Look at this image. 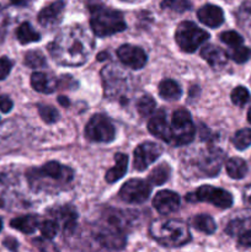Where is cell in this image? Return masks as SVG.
<instances>
[{
  "mask_svg": "<svg viewBox=\"0 0 251 252\" xmlns=\"http://www.w3.org/2000/svg\"><path fill=\"white\" fill-rule=\"evenodd\" d=\"M239 244L243 246L251 248V231H246V233L241 234V235L239 236Z\"/></svg>",
  "mask_w": 251,
  "mask_h": 252,
  "instance_id": "b9f144b4",
  "label": "cell"
},
{
  "mask_svg": "<svg viewBox=\"0 0 251 252\" xmlns=\"http://www.w3.org/2000/svg\"><path fill=\"white\" fill-rule=\"evenodd\" d=\"M162 154V148L153 142H144L138 145L134 150V160L133 165L137 171L147 170L160 155Z\"/></svg>",
  "mask_w": 251,
  "mask_h": 252,
  "instance_id": "8fae6325",
  "label": "cell"
},
{
  "mask_svg": "<svg viewBox=\"0 0 251 252\" xmlns=\"http://www.w3.org/2000/svg\"><path fill=\"white\" fill-rule=\"evenodd\" d=\"M243 199H244V202H245L246 206L251 207V185H250V186L246 187L245 189H244Z\"/></svg>",
  "mask_w": 251,
  "mask_h": 252,
  "instance_id": "ee69618b",
  "label": "cell"
},
{
  "mask_svg": "<svg viewBox=\"0 0 251 252\" xmlns=\"http://www.w3.org/2000/svg\"><path fill=\"white\" fill-rule=\"evenodd\" d=\"M39 230H41L42 236L47 240L53 239L58 233V225L54 220H44L39 224Z\"/></svg>",
  "mask_w": 251,
  "mask_h": 252,
  "instance_id": "8d00e7d4",
  "label": "cell"
},
{
  "mask_svg": "<svg viewBox=\"0 0 251 252\" xmlns=\"http://www.w3.org/2000/svg\"><path fill=\"white\" fill-rule=\"evenodd\" d=\"M58 101H59V103H61L62 106H64V107H68V106L70 105V102H69L68 97H65V96H59Z\"/></svg>",
  "mask_w": 251,
  "mask_h": 252,
  "instance_id": "f6af8a7d",
  "label": "cell"
},
{
  "mask_svg": "<svg viewBox=\"0 0 251 252\" xmlns=\"http://www.w3.org/2000/svg\"><path fill=\"white\" fill-rule=\"evenodd\" d=\"M96 240L108 250H122L126 245V235L123 231L102 225L96 233Z\"/></svg>",
  "mask_w": 251,
  "mask_h": 252,
  "instance_id": "4fadbf2b",
  "label": "cell"
},
{
  "mask_svg": "<svg viewBox=\"0 0 251 252\" xmlns=\"http://www.w3.org/2000/svg\"><path fill=\"white\" fill-rule=\"evenodd\" d=\"M226 174L234 180H240L248 174V165L240 158H231L225 164Z\"/></svg>",
  "mask_w": 251,
  "mask_h": 252,
  "instance_id": "d4e9b609",
  "label": "cell"
},
{
  "mask_svg": "<svg viewBox=\"0 0 251 252\" xmlns=\"http://www.w3.org/2000/svg\"><path fill=\"white\" fill-rule=\"evenodd\" d=\"M33 244L39 249L41 252H58V250L56 249V246L51 243L47 239H36L33 240Z\"/></svg>",
  "mask_w": 251,
  "mask_h": 252,
  "instance_id": "ab89813d",
  "label": "cell"
},
{
  "mask_svg": "<svg viewBox=\"0 0 251 252\" xmlns=\"http://www.w3.org/2000/svg\"><path fill=\"white\" fill-rule=\"evenodd\" d=\"M16 37L21 44L38 42L39 39H41V34H39L38 32L34 31V29L31 26V24L27 21L22 22V24L17 27Z\"/></svg>",
  "mask_w": 251,
  "mask_h": 252,
  "instance_id": "484cf974",
  "label": "cell"
},
{
  "mask_svg": "<svg viewBox=\"0 0 251 252\" xmlns=\"http://www.w3.org/2000/svg\"><path fill=\"white\" fill-rule=\"evenodd\" d=\"M194 138V125L188 111L180 108L175 111L171 121V143L186 145Z\"/></svg>",
  "mask_w": 251,
  "mask_h": 252,
  "instance_id": "52a82bcc",
  "label": "cell"
},
{
  "mask_svg": "<svg viewBox=\"0 0 251 252\" xmlns=\"http://www.w3.org/2000/svg\"><path fill=\"white\" fill-rule=\"evenodd\" d=\"M149 132L159 139L166 143H171V127L169 126L166 120V111L159 110L148 123Z\"/></svg>",
  "mask_w": 251,
  "mask_h": 252,
  "instance_id": "2e32d148",
  "label": "cell"
},
{
  "mask_svg": "<svg viewBox=\"0 0 251 252\" xmlns=\"http://www.w3.org/2000/svg\"><path fill=\"white\" fill-rule=\"evenodd\" d=\"M10 225L24 234H32L37 230V228H39V220L36 216H24L12 219Z\"/></svg>",
  "mask_w": 251,
  "mask_h": 252,
  "instance_id": "7402d4cb",
  "label": "cell"
},
{
  "mask_svg": "<svg viewBox=\"0 0 251 252\" xmlns=\"http://www.w3.org/2000/svg\"><path fill=\"white\" fill-rule=\"evenodd\" d=\"M4 245L6 246L9 250L11 251H17V246H19V244H17V241L15 240V239H11V238H7L6 240L4 241Z\"/></svg>",
  "mask_w": 251,
  "mask_h": 252,
  "instance_id": "7bdbcfd3",
  "label": "cell"
},
{
  "mask_svg": "<svg viewBox=\"0 0 251 252\" xmlns=\"http://www.w3.org/2000/svg\"><path fill=\"white\" fill-rule=\"evenodd\" d=\"M202 58L206 59L207 63L213 68H220V66L225 65L228 62V54L219 47L213 46V44H207L202 48L201 51Z\"/></svg>",
  "mask_w": 251,
  "mask_h": 252,
  "instance_id": "ffe728a7",
  "label": "cell"
},
{
  "mask_svg": "<svg viewBox=\"0 0 251 252\" xmlns=\"http://www.w3.org/2000/svg\"><path fill=\"white\" fill-rule=\"evenodd\" d=\"M74 172L70 167L64 166L57 161L44 164L41 169H31L27 172V180L32 189H41L44 181H48L47 186H52V182L57 186L66 185L73 180Z\"/></svg>",
  "mask_w": 251,
  "mask_h": 252,
  "instance_id": "3957f363",
  "label": "cell"
},
{
  "mask_svg": "<svg viewBox=\"0 0 251 252\" xmlns=\"http://www.w3.org/2000/svg\"><path fill=\"white\" fill-rule=\"evenodd\" d=\"M1 229H2V220L0 219V231H1Z\"/></svg>",
  "mask_w": 251,
  "mask_h": 252,
  "instance_id": "7dc6e473",
  "label": "cell"
},
{
  "mask_svg": "<svg viewBox=\"0 0 251 252\" xmlns=\"http://www.w3.org/2000/svg\"><path fill=\"white\" fill-rule=\"evenodd\" d=\"M115 166L112 169L108 170L106 172V181L108 184H113V182L118 181V180L122 179L125 176V174L127 172V165H128V157L122 153H118L115 155Z\"/></svg>",
  "mask_w": 251,
  "mask_h": 252,
  "instance_id": "44dd1931",
  "label": "cell"
},
{
  "mask_svg": "<svg viewBox=\"0 0 251 252\" xmlns=\"http://www.w3.org/2000/svg\"><path fill=\"white\" fill-rule=\"evenodd\" d=\"M91 29L97 37H106L125 31L127 25L117 10L95 5L91 7Z\"/></svg>",
  "mask_w": 251,
  "mask_h": 252,
  "instance_id": "277c9868",
  "label": "cell"
},
{
  "mask_svg": "<svg viewBox=\"0 0 251 252\" xmlns=\"http://www.w3.org/2000/svg\"><path fill=\"white\" fill-rule=\"evenodd\" d=\"M226 54H228V57H230L234 62L241 64V63H245V62H248L249 59H250L251 49L248 48V47L240 46V47H236V48L230 49Z\"/></svg>",
  "mask_w": 251,
  "mask_h": 252,
  "instance_id": "d6a6232c",
  "label": "cell"
},
{
  "mask_svg": "<svg viewBox=\"0 0 251 252\" xmlns=\"http://www.w3.org/2000/svg\"><path fill=\"white\" fill-rule=\"evenodd\" d=\"M152 193V187L144 180L132 179L126 182L120 189V197L126 203H144Z\"/></svg>",
  "mask_w": 251,
  "mask_h": 252,
  "instance_id": "30bf717a",
  "label": "cell"
},
{
  "mask_svg": "<svg viewBox=\"0 0 251 252\" xmlns=\"http://www.w3.org/2000/svg\"><path fill=\"white\" fill-rule=\"evenodd\" d=\"M225 231L231 236H240L241 234L246 233V231H251V217H249V218L233 219L228 224Z\"/></svg>",
  "mask_w": 251,
  "mask_h": 252,
  "instance_id": "f1b7e54d",
  "label": "cell"
},
{
  "mask_svg": "<svg viewBox=\"0 0 251 252\" xmlns=\"http://www.w3.org/2000/svg\"><path fill=\"white\" fill-rule=\"evenodd\" d=\"M155 100L150 95H144L138 100L137 102V110L139 112L140 116L143 117H148L149 115H152L155 110Z\"/></svg>",
  "mask_w": 251,
  "mask_h": 252,
  "instance_id": "4dcf8cb0",
  "label": "cell"
},
{
  "mask_svg": "<svg viewBox=\"0 0 251 252\" xmlns=\"http://www.w3.org/2000/svg\"><path fill=\"white\" fill-rule=\"evenodd\" d=\"M12 68V62L7 57L0 58V80H4L7 78Z\"/></svg>",
  "mask_w": 251,
  "mask_h": 252,
  "instance_id": "f35d334b",
  "label": "cell"
},
{
  "mask_svg": "<svg viewBox=\"0 0 251 252\" xmlns=\"http://www.w3.org/2000/svg\"><path fill=\"white\" fill-rule=\"evenodd\" d=\"M248 121L251 123V108L249 110V112H248Z\"/></svg>",
  "mask_w": 251,
  "mask_h": 252,
  "instance_id": "bcb514c9",
  "label": "cell"
},
{
  "mask_svg": "<svg viewBox=\"0 0 251 252\" xmlns=\"http://www.w3.org/2000/svg\"><path fill=\"white\" fill-rule=\"evenodd\" d=\"M31 85L36 91L42 94H51L56 90L57 85L48 76L41 71H34L31 75Z\"/></svg>",
  "mask_w": 251,
  "mask_h": 252,
  "instance_id": "603a6c76",
  "label": "cell"
},
{
  "mask_svg": "<svg viewBox=\"0 0 251 252\" xmlns=\"http://www.w3.org/2000/svg\"><path fill=\"white\" fill-rule=\"evenodd\" d=\"M224 160V153L219 149L209 148L201 155L198 160V169L207 176H214L220 170Z\"/></svg>",
  "mask_w": 251,
  "mask_h": 252,
  "instance_id": "5bb4252c",
  "label": "cell"
},
{
  "mask_svg": "<svg viewBox=\"0 0 251 252\" xmlns=\"http://www.w3.org/2000/svg\"><path fill=\"white\" fill-rule=\"evenodd\" d=\"M188 202H208L218 208L226 209L233 204V197L228 191L219 187L201 186L196 192L187 194Z\"/></svg>",
  "mask_w": 251,
  "mask_h": 252,
  "instance_id": "ba28073f",
  "label": "cell"
},
{
  "mask_svg": "<svg viewBox=\"0 0 251 252\" xmlns=\"http://www.w3.org/2000/svg\"><path fill=\"white\" fill-rule=\"evenodd\" d=\"M0 191H1V185H0Z\"/></svg>",
  "mask_w": 251,
  "mask_h": 252,
  "instance_id": "c3c4849f",
  "label": "cell"
},
{
  "mask_svg": "<svg viewBox=\"0 0 251 252\" xmlns=\"http://www.w3.org/2000/svg\"><path fill=\"white\" fill-rule=\"evenodd\" d=\"M170 175H171V169H170L169 165L160 164L153 169V171L148 176V181L155 186H160L169 180Z\"/></svg>",
  "mask_w": 251,
  "mask_h": 252,
  "instance_id": "83f0119b",
  "label": "cell"
},
{
  "mask_svg": "<svg viewBox=\"0 0 251 252\" xmlns=\"http://www.w3.org/2000/svg\"><path fill=\"white\" fill-rule=\"evenodd\" d=\"M191 224L194 229L204 234H213L217 229L214 219L212 217L207 216V214L196 216L194 218L191 219Z\"/></svg>",
  "mask_w": 251,
  "mask_h": 252,
  "instance_id": "4316f807",
  "label": "cell"
},
{
  "mask_svg": "<svg viewBox=\"0 0 251 252\" xmlns=\"http://www.w3.org/2000/svg\"><path fill=\"white\" fill-rule=\"evenodd\" d=\"M250 98V94H249L248 89L244 86H238L231 91V101L234 105L236 106H244Z\"/></svg>",
  "mask_w": 251,
  "mask_h": 252,
  "instance_id": "d590c367",
  "label": "cell"
},
{
  "mask_svg": "<svg viewBox=\"0 0 251 252\" xmlns=\"http://www.w3.org/2000/svg\"><path fill=\"white\" fill-rule=\"evenodd\" d=\"M162 7H169V9L175 10V11H186L191 7V4L188 1H184V0H169V1L161 2Z\"/></svg>",
  "mask_w": 251,
  "mask_h": 252,
  "instance_id": "74e56055",
  "label": "cell"
},
{
  "mask_svg": "<svg viewBox=\"0 0 251 252\" xmlns=\"http://www.w3.org/2000/svg\"><path fill=\"white\" fill-rule=\"evenodd\" d=\"M12 106H14V103H12L11 98L9 97V96L6 95H0V110L2 111L4 113H7L11 111Z\"/></svg>",
  "mask_w": 251,
  "mask_h": 252,
  "instance_id": "60d3db41",
  "label": "cell"
},
{
  "mask_svg": "<svg viewBox=\"0 0 251 252\" xmlns=\"http://www.w3.org/2000/svg\"><path fill=\"white\" fill-rule=\"evenodd\" d=\"M233 144L236 149L245 150L251 145V129L250 128H244L238 130L233 138Z\"/></svg>",
  "mask_w": 251,
  "mask_h": 252,
  "instance_id": "f546056e",
  "label": "cell"
},
{
  "mask_svg": "<svg viewBox=\"0 0 251 252\" xmlns=\"http://www.w3.org/2000/svg\"><path fill=\"white\" fill-rule=\"evenodd\" d=\"M49 214L54 218V221L57 223V225L62 226L64 233H70L75 228L78 214H76V212L71 207H54V208H52L49 211Z\"/></svg>",
  "mask_w": 251,
  "mask_h": 252,
  "instance_id": "e0dca14e",
  "label": "cell"
},
{
  "mask_svg": "<svg viewBox=\"0 0 251 252\" xmlns=\"http://www.w3.org/2000/svg\"><path fill=\"white\" fill-rule=\"evenodd\" d=\"M159 94L162 98L165 100H179L182 95L181 88L176 81L171 80V79H164L161 83L159 84Z\"/></svg>",
  "mask_w": 251,
  "mask_h": 252,
  "instance_id": "cb8c5ba5",
  "label": "cell"
},
{
  "mask_svg": "<svg viewBox=\"0 0 251 252\" xmlns=\"http://www.w3.org/2000/svg\"><path fill=\"white\" fill-rule=\"evenodd\" d=\"M208 38L209 34L191 21L181 22L175 33L177 46L186 53H193Z\"/></svg>",
  "mask_w": 251,
  "mask_h": 252,
  "instance_id": "8992f818",
  "label": "cell"
},
{
  "mask_svg": "<svg viewBox=\"0 0 251 252\" xmlns=\"http://www.w3.org/2000/svg\"><path fill=\"white\" fill-rule=\"evenodd\" d=\"M25 64L30 68L38 69L46 65V58L41 51H30L25 56Z\"/></svg>",
  "mask_w": 251,
  "mask_h": 252,
  "instance_id": "1f68e13d",
  "label": "cell"
},
{
  "mask_svg": "<svg viewBox=\"0 0 251 252\" xmlns=\"http://www.w3.org/2000/svg\"><path fill=\"white\" fill-rule=\"evenodd\" d=\"M64 10V2L63 1H56L49 4L48 6L43 7L39 11L38 22L44 27H52L56 26L59 21H61L62 14Z\"/></svg>",
  "mask_w": 251,
  "mask_h": 252,
  "instance_id": "ac0fdd59",
  "label": "cell"
},
{
  "mask_svg": "<svg viewBox=\"0 0 251 252\" xmlns=\"http://www.w3.org/2000/svg\"><path fill=\"white\" fill-rule=\"evenodd\" d=\"M180 196L172 191H160L155 194L154 199H153V206L154 208L159 212L162 216H167V214L174 213L177 211L180 207Z\"/></svg>",
  "mask_w": 251,
  "mask_h": 252,
  "instance_id": "9a60e30c",
  "label": "cell"
},
{
  "mask_svg": "<svg viewBox=\"0 0 251 252\" xmlns=\"http://www.w3.org/2000/svg\"><path fill=\"white\" fill-rule=\"evenodd\" d=\"M220 41L224 42L225 44H228L231 48H236V47L243 46V37L235 31H225L223 33H220Z\"/></svg>",
  "mask_w": 251,
  "mask_h": 252,
  "instance_id": "e575fe53",
  "label": "cell"
},
{
  "mask_svg": "<svg viewBox=\"0 0 251 252\" xmlns=\"http://www.w3.org/2000/svg\"><path fill=\"white\" fill-rule=\"evenodd\" d=\"M49 53L62 65H81L94 49V41L81 26L65 27L48 46Z\"/></svg>",
  "mask_w": 251,
  "mask_h": 252,
  "instance_id": "6da1fadb",
  "label": "cell"
},
{
  "mask_svg": "<svg viewBox=\"0 0 251 252\" xmlns=\"http://www.w3.org/2000/svg\"><path fill=\"white\" fill-rule=\"evenodd\" d=\"M38 113L39 116H41L42 120H43L46 123L57 122V120H58L59 117L58 111H57L53 106L43 105V103L38 105Z\"/></svg>",
  "mask_w": 251,
  "mask_h": 252,
  "instance_id": "836d02e7",
  "label": "cell"
},
{
  "mask_svg": "<svg viewBox=\"0 0 251 252\" xmlns=\"http://www.w3.org/2000/svg\"><path fill=\"white\" fill-rule=\"evenodd\" d=\"M150 235L167 248H180L191 241L189 229L179 219H157L150 224Z\"/></svg>",
  "mask_w": 251,
  "mask_h": 252,
  "instance_id": "7a4b0ae2",
  "label": "cell"
},
{
  "mask_svg": "<svg viewBox=\"0 0 251 252\" xmlns=\"http://www.w3.org/2000/svg\"><path fill=\"white\" fill-rule=\"evenodd\" d=\"M129 74L123 71L118 65L105 66L102 70V81L105 88V96L125 102L126 93L129 89Z\"/></svg>",
  "mask_w": 251,
  "mask_h": 252,
  "instance_id": "5b68a950",
  "label": "cell"
},
{
  "mask_svg": "<svg viewBox=\"0 0 251 252\" xmlns=\"http://www.w3.org/2000/svg\"><path fill=\"white\" fill-rule=\"evenodd\" d=\"M197 17L202 24L208 27H219L224 22L223 10L216 5H204L197 12Z\"/></svg>",
  "mask_w": 251,
  "mask_h": 252,
  "instance_id": "d6986e66",
  "label": "cell"
},
{
  "mask_svg": "<svg viewBox=\"0 0 251 252\" xmlns=\"http://www.w3.org/2000/svg\"><path fill=\"white\" fill-rule=\"evenodd\" d=\"M117 56L125 65L139 70L147 64V54L140 47L132 44H123L118 48Z\"/></svg>",
  "mask_w": 251,
  "mask_h": 252,
  "instance_id": "7c38bea8",
  "label": "cell"
},
{
  "mask_svg": "<svg viewBox=\"0 0 251 252\" xmlns=\"http://www.w3.org/2000/svg\"><path fill=\"white\" fill-rule=\"evenodd\" d=\"M115 127L110 118L105 115H94L85 127V135L89 140L96 143L112 142L115 138Z\"/></svg>",
  "mask_w": 251,
  "mask_h": 252,
  "instance_id": "9c48e42d",
  "label": "cell"
}]
</instances>
